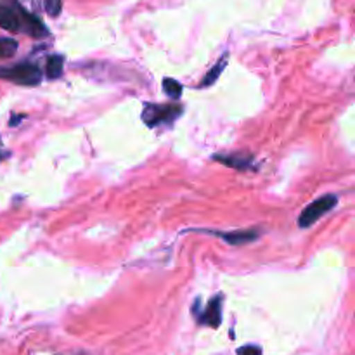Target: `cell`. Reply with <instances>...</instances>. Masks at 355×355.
I'll use <instances>...</instances> for the list:
<instances>
[{"mask_svg":"<svg viewBox=\"0 0 355 355\" xmlns=\"http://www.w3.org/2000/svg\"><path fill=\"white\" fill-rule=\"evenodd\" d=\"M17 52V42L14 38H0V59L12 58Z\"/></svg>","mask_w":355,"mask_h":355,"instance_id":"30bf717a","label":"cell"},{"mask_svg":"<svg viewBox=\"0 0 355 355\" xmlns=\"http://www.w3.org/2000/svg\"><path fill=\"white\" fill-rule=\"evenodd\" d=\"M214 159H217V162H220L222 165H227L231 166V168H236V170H246L252 166V158H248V156H214Z\"/></svg>","mask_w":355,"mask_h":355,"instance_id":"52a82bcc","label":"cell"},{"mask_svg":"<svg viewBox=\"0 0 355 355\" xmlns=\"http://www.w3.org/2000/svg\"><path fill=\"white\" fill-rule=\"evenodd\" d=\"M182 114L180 104H146L142 110V121L148 127H158L163 123H172Z\"/></svg>","mask_w":355,"mask_h":355,"instance_id":"7a4b0ae2","label":"cell"},{"mask_svg":"<svg viewBox=\"0 0 355 355\" xmlns=\"http://www.w3.org/2000/svg\"><path fill=\"white\" fill-rule=\"evenodd\" d=\"M62 9V0H45V10H47L51 16H59Z\"/></svg>","mask_w":355,"mask_h":355,"instance_id":"7c38bea8","label":"cell"},{"mask_svg":"<svg viewBox=\"0 0 355 355\" xmlns=\"http://www.w3.org/2000/svg\"><path fill=\"white\" fill-rule=\"evenodd\" d=\"M62 69H64V59L62 55L54 54L47 59V68H45V73L51 80H58L61 78Z\"/></svg>","mask_w":355,"mask_h":355,"instance_id":"9c48e42d","label":"cell"},{"mask_svg":"<svg viewBox=\"0 0 355 355\" xmlns=\"http://www.w3.org/2000/svg\"><path fill=\"white\" fill-rule=\"evenodd\" d=\"M0 78L10 80L17 85L35 87L42 82V71L33 62H19L10 68H0Z\"/></svg>","mask_w":355,"mask_h":355,"instance_id":"6da1fadb","label":"cell"},{"mask_svg":"<svg viewBox=\"0 0 355 355\" xmlns=\"http://www.w3.org/2000/svg\"><path fill=\"white\" fill-rule=\"evenodd\" d=\"M23 10L19 6L10 7L6 3H0V28L7 31H23Z\"/></svg>","mask_w":355,"mask_h":355,"instance_id":"277c9868","label":"cell"},{"mask_svg":"<svg viewBox=\"0 0 355 355\" xmlns=\"http://www.w3.org/2000/svg\"><path fill=\"white\" fill-rule=\"evenodd\" d=\"M238 355H262V349L257 345H245L238 349Z\"/></svg>","mask_w":355,"mask_h":355,"instance_id":"4fadbf2b","label":"cell"},{"mask_svg":"<svg viewBox=\"0 0 355 355\" xmlns=\"http://www.w3.org/2000/svg\"><path fill=\"white\" fill-rule=\"evenodd\" d=\"M163 90H165L166 96L172 97V99H179V97L182 96V85L173 78L163 80Z\"/></svg>","mask_w":355,"mask_h":355,"instance_id":"8fae6325","label":"cell"},{"mask_svg":"<svg viewBox=\"0 0 355 355\" xmlns=\"http://www.w3.org/2000/svg\"><path fill=\"white\" fill-rule=\"evenodd\" d=\"M227 59H229L227 54L222 55L220 61H218L217 64H215L214 68H211L210 71H208L207 75L203 76V80H201L200 87H210V85H214V83L217 82L218 76L222 75V71H224V69H225V66H227Z\"/></svg>","mask_w":355,"mask_h":355,"instance_id":"ba28073f","label":"cell"},{"mask_svg":"<svg viewBox=\"0 0 355 355\" xmlns=\"http://www.w3.org/2000/svg\"><path fill=\"white\" fill-rule=\"evenodd\" d=\"M200 322L201 324H207L210 328H218L222 322V297H214L208 302L207 309L200 314Z\"/></svg>","mask_w":355,"mask_h":355,"instance_id":"8992f818","label":"cell"},{"mask_svg":"<svg viewBox=\"0 0 355 355\" xmlns=\"http://www.w3.org/2000/svg\"><path fill=\"white\" fill-rule=\"evenodd\" d=\"M201 232L218 236V238L224 239L225 243H229V245L232 246L248 245V243L255 241V239L260 236V232L257 231V229H252V231H234V232H220V231H201Z\"/></svg>","mask_w":355,"mask_h":355,"instance_id":"5b68a950","label":"cell"},{"mask_svg":"<svg viewBox=\"0 0 355 355\" xmlns=\"http://www.w3.org/2000/svg\"><path fill=\"white\" fill-rule=\"evenodd\" d=\"M336 205H338V198H336L335 194H326V196L312 201V203L302 211L300 217H298V225H300L302 229L311 227V225H314L322 215L328 214L329 210H333Z\"/></svg>","mask_w":355,"mask_h":355,"instance_id":"3957f363","label":"cell"}]
</instances>
